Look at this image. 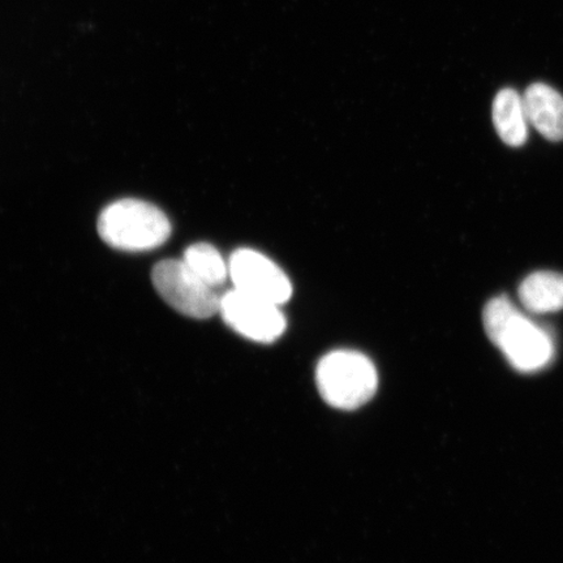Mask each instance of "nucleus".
<instances>
[{"label": "nucleus", "mask_w": 563, "mask_h": 563, "mask_svg": "<svg viewBox=\"0 0 563 563\" xmlns=\"http://www.w3.org/2000/svg\"><path fill=\"white\" fill-rule=\"evenodd\" d=\"M493 123L505 144L522 146L528 136V119L523 97L517 90L506 88L498 91L493 101Z\"/></svg>", "instance_id": "6e6552de"}, {"label": "nucleus", "mask_w": 563, "mask_h": 563, "mask_svg": "<svg viewBox=\"0 0 563 563\" xmlns=\"http://www.w3.org/2000/svg\"><path fill=\"white\" fill-rule=\"evenodd\" d=\"M528 123L551 141L563 140V97L547 84H532L523 96Z\"/></svg>", "instance_id": "0eeeda50"}, {"label": "nucleus", "mask_w": 563, "mask_h": 563, "mask_svg": "<svg viewBox=\"0 0 563 563\" xmlns=\"http://www.w3.org/2000/svg\"><path fill=\"white\" fill-rule=\"evenodd\" d=\"M152 280L162 299L181 314L206 320L220 313L222 295L203 284L183 260H164L154 266Z\"/></svg>", "instance_id": "20e7f679"}, {"label": "nucleus", "mask_w": 563, "mask_h": 563, "mask_svg": "<svg viewBox=\"0 0 563 563\" xmlns=\"http://www.w3.org/2000/svg\"><path fill=\"white\" fill-rule=\"evenodd\" d=\"M183 262L203 284L220 288L230 277L229 264L224 262L220 251L208 243H197L185 252Z\"/></svg>", "instance_id": "9d476101"}, {"label": "nucleus", "mask_w": 563, "mask_h": 563, "mask_svg": "<svg viewBox=\"0 0 563 563\" xmlns=\"http://www.w3.org/2000/svg\"><path fill=\"white\" fill-rule=\"evenodd\" d=\"M316 383L328 405L350 411L375 396L378 376L369 357L357 351L336 350L317 365Z\"/></svg>", "instance_id": "7ed1b4c3"}, {"label": "nucleus", "mask_w": 563, "mask_h": 563, "mask_svg": "<svg viewBox=\"0 0 563 563\" xmlns=\"http://www.w3.org/2000/svg\"><path fill=\"white\" fill-rule=\"evenodd\" d=\"M97 228L106 244L126 252L158 249L172 235V223L164 211L133 199L111 203L98 218Z\"/></svg>", "instance_id": "f03ea898"}, {"label": "nucleus", "mask_w": 563, "mask_h": 563, "mask_svg": "<svg viewBox=\"0 0 563 563\" xmlns=\"http://www.w3.org/2000/svg\"><path fill=\"white\" fill-rule=\"evenodd\" d=\"M483 322L489 340L519 372H537L552 362L551 336L520 313L509 298L492 299L484 308Z\"/></svg>", "instance_id": "f257e3e1"}, {"label": "nucleus", "mask_w": 563, "mask_h": 563, "mask_svg": "<svg viewBox=\"0 0 563 563\" xmlns=\"http://www.w3.org/2000/svg\"><path fill=\"white\" fill-rule=\"evenodd\" d=\"M520 302L534 313L558 312L563 309V274L537 272L519 287Z\"/></svg>", "instance_id": "1a4fd4ad"}, {"label": "nucleus", "mask_w": 563, "mask_h": 563, "mask_svg": "<svg viewBox=\"0 0 563 563\" xmlns=\"http://www.w3.org/2000/svg\"><path fill=\"white\" fill-rule=\"evenodd\" d=\"M229 273L236 290L282 306L292 295L291 280L280 267L255 250L232 253Z\"/></svg>", "instance_id": "423d86ee"}, {"label": "nucleus", "mask_w": 563, "mask_h": 563, "mask_svg": "<svg viewBox=\"0 0 563 563\" xmlns=\"http://www.w3.org/2000/svg\"><path fill=\"white\" fill-rule=\"evenodd\" d=\"M220 313L232 330L255 342L277 341L287 328L279 306L251 297L236 288L222 295Z\"/></svg>", "instance_id": "39448f33"}]
</instances>
